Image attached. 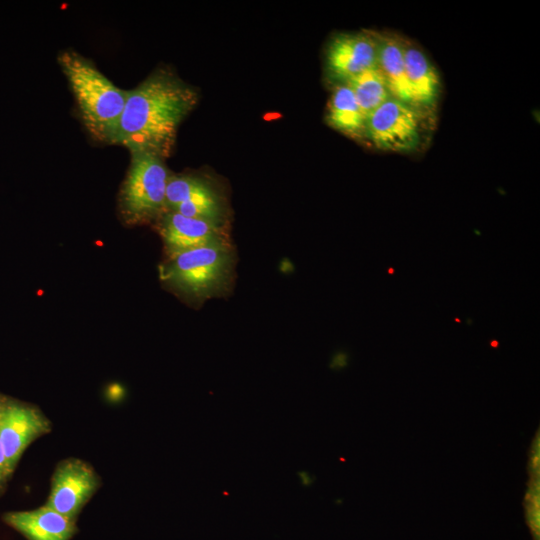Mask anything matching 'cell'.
<instances>
[{
  "label": "cell",
  "instance_id": "obj_17",
  "mask_svg": "<svg viewBox=\"0 0 540 540\" xmlns=\"http://www.w3.org/2000/svg\"><path fill=\"white\" fill-rule=\"evenodd\" d=\"M298 479L302 486L309 487L315 481V477L308 471L301 470L297 473Z\"/></svg>",
  "mask_w": 540,
  "mask_h": 540
},
{
  "label": "cell",
  "instance_id": "obj_13",
  "mask_svg": "<svg viewBox=\"0 0 540 540\" xmlns=\"http://www.w3.org/2000/svg\"><path fill=\"white\" fill-rule=\"evenodd\" d=\"M377 41V66L387 82L391 95L414 106L405 74V43L397 37L387 35H377Z\"/></svg>",
  "mask_w": 540,
  "mask_h": 540
},
{
  "label": "cell",
  "instance_id": "obj_5",
  "mask_svg": "<svg viewBox=\"0 0 540 540\" xmlns=\"http://www.w3.org/2000/svg\"><path fill=\"white\" fill-rule=\"evenodd\" d=\"M365 136L379 149L410 152L421 141V117L417 108L393 96L366 118Z\"/></svg>",
  "mask_w": 540,
  "mask_h": 540
},
{
  "label": "cell",
  "instance_id": "obj_1",
  "mask_svg": "<svg viewBox=\"0 0 540 540\" xmlns=\"http://www.w3.org/2000/svg\"><path fill=\"white\" fill-rule=\"evenodd\" d=\"M198 92L171 70L160 68L127 91L115 144L130 153L168 157L179 125L194 109Z\"/></svg>",
  "mask_w": 540,
  "mask_h": 540
},
{
  "label": "cell",
  "instance_id": "obj_12",
  "mask_svg": "<svg viewBox=\"0 0 540 540\" xmlns=\"http://www.w3.org/2000/svg\"><path fill=\"white\" fill-rule=\"evenodd\" d=\"M404 62L414 107L418 109L433 106L439 88L436 69L419 48L409 44H405L404 47Z\"/></svg>",
  "mask_w": 540,
  "mask_h": 540
},
{
  "label": "cell",
  "instance_id": "obj_15",
  "mask_svg": "<svg viewBox=\"0 0 540 540\" xmlns=\"http://www.w3.org/2000/svg\"><path fill=\"white\" fill-rule=\"evenodd\" d=\"M344 83L353 91L365 119L392 96L378 66L370 68Z\"/></svg>",
  "mask_w": 540,
  "mask_h": 540
},
{
  "label": "cell",
  "instance_id": "obj_2",
  "mask_svg": "<svg viewBox=\"0 0 540 540\" xmlns=\"http://www.w3.org/2000/svg\"><path fill=\"white\" fill-rule=\"evenodd\" d=\"M58 63L91 136L115 144L127 91L114 85L88 59L73 50L59 53Z\"/></svg>",
  "mask_w": 540,
  "mask_h": 540
},
{
  "label": "cell",
  "instance_id": "obj_6",
  "mask_svg": "<svg viewBox=\"0 0 540 540\" xmlns=\"http://www.w3.org/2000/svg\"><path fill=\"white\" fill-rule=\"evenodd\" d=\"M52 427L37 405L0 394V437L11 477L25 450Z\"/></svg>",
  "mask_w": 540,
  "mask_h": 540
},
{
  "label": "cell",
  "instance_id": "obj_16",
  "mask_svg": "<svg viewBox=\"0 0 540 540\" xmlns=\"http://www.w3.org/2000/svg\"><path fill=\"white\" fill-rule=\"evenodd\" d=\"M11 476L8 472L7 460L4 452L3 443L0 437V496H2L8 486V482L11 480Z\"/></svg>",
  "mask_w": 540,
  "mask_h": 540
},
{
  "label": "cell",
  "instance_id": "obj_18",
  "mask_svg": "<svg viewBox=\"0 0 540 540\" xmlns=\"http://www.w3.org/2000/svg\"><path fill=\"white\" fill-rule=\"evenodd\" d=\"M490 345L494 348H497L498 347V341L497 340H492Z\"/></svg>",
  "mask_w": 540,
  "mask_h": 540
},
{
  "label": "cell",
  "instance_id": "obj_7",
  "mask_svg": "<svg viewBox=\"0 0 540 540\" xmlns=\"http://www.w3.org/2000/svg\"><path fill=\"white\" fill-rule=\"evenodd\" d=\"M101 484L100 475L90 463L75 457L65 458L54 468L44 505L76 521Z\"/></svg>",
  "mask_w": 540,
  "mask_h": 540
},
{
  "label": "cell",
  "instance_id": "obj_9",
  "mask_svg": "<svg viewBox=\"0 0 540 540\" xmlns=\"http://www.w3.org/2000/svg\"><path fill=\"white\" fill-rule=\"evenodd\" d=\"M159 234L167 257L184 251L230 243L224 227L166 211L159 218Z\"/></svg>",
  "mask_w": 540,
  "mask_h": 540
},
{
  "label": "cell",
  "instance_id": "obj_4",
  "mask_svg": "<svg viewBox=\"0 0 540 540\" xmlns=\"http://www.w3.org/2000/svg\"><path fill=\"white\" fill-rule=\"evenodd\" d=\"M130 154V166L119 194V210L126 223L145 224L167 211L170 175L164 159L142 152Z\"/></svg>",
  "mask_w": 540,
  "mask_h": 540
},
{
  "label": "cell",
  "instance_id": "obj_3",
  "mask_svg": "<svg viewBox=\"0 0 540 540\" xmlns=\"http://www.w3.org/2000/svg\"><path fill=\"white\" fill-rule=\"evenodd\" d=\"M235 254L230 243L184 251L160 266V279L190 305L222 296L233 284Z\"/></svg>",
  "mask_w": 540,
  "mask_h": 540
},
{
  "label": "cell",
  "instance_id": "obj_11",
  "mask_svg": "<svg viewBox=\"0 0 540 540\" xmlns=\"http://www.w3.org/2000/svg\"><path fill=\"white\" fill-rule=\"evenodd\" d=\"M2 521L26 540H71L77 533L76 521L45 505L24 511H9Z\"/></svg>",
  "mask_w": 540,
  "mask_h": 540
},
{
  "label": "cell",
  "instance_id": "obj_14",
  "mask_svg": "<svg viewBox=\"0 0 540 540\" xmlns=\"http://www.w3.org/2000/svg\"><path fill=\"white\" fill-rule=\"evenodd\" d=\"M326 120L331 127L350 137L365 136L366 119L346 83L334 89L328 103Z\"/></svg>",
  "mask_w": 540,
  "mask_h": 540
},
{
  "label": "cell",
  "instance_id": "obj_19",
  "mask_svg": "<svg viewBox=\"0 0 540 540\" xmlns=\"http://www.w3.org/2000/svg\"><path fill=\"white\" fill-rule=\"evenodd\" d=\"M394 272V269L393 268H389V273H393Z\"/></svg>",
  "mask_w": 540,
  "mask_h": 540
},
{
  "label": "cell",
  "instance_id": "obj_8",
  "mask_svg": "<svg viewBox=\"0 0 540 540\" xmlns=\"http://www.w3.org/2000/svg\"><path fill=\"white\" fill-rule=\"evenodd\" d=\"M166 210L220 227L225 222L222 197L209 182L193 175L170 176L166 188Z\"/></svg>",
  "mask_w": 540,
  "mask_h": 540
},
{
  "label": "cell",
  "instance_id": "obj_10",
  "mask_svg": "<svg viewBox=\"0 0 540 540\" xmlns=\"http://www.w3.org/2000/svg\"><path fill=\"white\" fill-rule=\"evenodd\" d=\"M376 34L342 33L330 41L326 51L327 68L343 82L377 66Z\"/></svg>",
  "mask_w": 540,
  "mask_h": 540
}]
</instances>
